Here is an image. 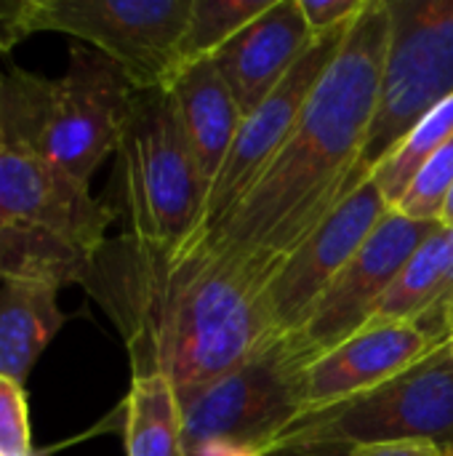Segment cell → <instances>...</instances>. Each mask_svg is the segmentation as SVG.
I'll return each instance as SVG.
<instances>
[{
	"instance_id": "cell-20",
	"label": "cell",
	"mask_w": 453,
	"mask_h": 456,
	"mask_svg": "<svg viewBox=\"0 0 453 456\" xmlns=\"http://www.w3.org/2000/svg\"><path fill=\"white\" fill-rule=\"evenodd\" d=\"M453 136V96L441 102L433 112H427L400 142L398 147L374 168L371 182L379 187L390 208L403 198L419 168Z\"/></svg>"
},
{
	"instance_id": "cell-17",
	"label": "cell",
	"mask_w": 453,
	"mask_h": 456,
	"mask_svg": "<svg viewBox=\"0 0 453 456\" xmlns=\"http://www.w3.org/2000/svg\"><path fill=\"white\" fill-rule=\"evenodd\" d=\"M125 456H187L182 403L163 374L131 377L125 398Z\"/></svg>"
},
{
	"instance_id": "cell-18",
	"label": "cell",
	"mask_w": 453,
	"mask_h": 456,
	"mask_svg": "<svg viewBox=\"0 0 453 456\" xmlns=\"http://www.w3.org/2000/svg\"><path fill=\"white\" fill-rule=\"evenodd\" d=\"M449 240L451 230L441 227L417 248V254L376 305L368 323H422L430 315L443 291Z\"/></svg>"
},
{
	"instance_id": "cell-26",
	"label": "cell",
	"mask_w": 453,
	"mask_h": 456,
	"mask_svg": "<svg viewBox=\"0 0 453 456\" xmlns=\"http://www.w3.org/2000/svg\"><path fill=\"white\" fill-rule=\"evenodd\" d=\"M37 0H0V53L35 32Z\"/></svg>"
},
{
	"instance_id": "cell-13",
	"label": "cell",
	"mask_w": 453,
	"mask_h": 456,
	"mask_svg": "<svg viewBox=\"0 0 453 456\" xmlns=\"http://www.w3.org/2000/svg\"><path fill=\"white\" fill-rule=\"evenodd\" d=\"M435 347L417 323L363 326L310 363L304 377V414L336 406L395 379Z\"/></svg>"
},
{
	"instance_id": "cell-15",
	"label": "cell",
	"mask_w": 453,
	"mask_h": 456,
	"mask_svg": "<svg viewBox=\"0 0 453 456\" xmlns=\"http://www.w3.org/2000/svg\"><path fill=\"white\" fill-rule=\"evenodd\" d=\"M166 88L176 104L195 163L211 192V184L222 171L243 126V115L235 104V96L224 83L222 72L216 69L214 59L182 67Z\"/></svg>"
},
{
	"instance_id": "cell-21",
	"label": "cell",
	"mask_w": 453,
	"mask_h": 456,
	"mask_svg": "<svg viewBox=\"0 0 453 456\" xmlns=\"http://www.w3.org/2000/svg\"><path fill=\"white\" fill-rule=\"evenodd\" d=\"M272 3L275 0H192L190 21L179 48V69L203 59H214Z\"/></svg>"
},
{
	"instance_id": "cell-23",
	"label": "cell",
	"mask_w": 453,
	"mask_h": 456,
	"mask_svg": "<svg viewBox=\"0 0 453 456\" xmlns=\"http://www.w3.org/2000/svg\"><path fill=\"white\" fill-rule=\"evenodd\" d=\"M0 456H32L27 393L8 377H0Z\"/></svg>"
},
{
	"instance_id": "cell-16",
	"label": "cell",
	"mask_w": 453,
	"mask_h": 456,
	"mask_svg": "<svg viewBox=\"0 0 453 456\" xmlns=\"http://www.w3.org/2000/svg\"><path fill=\"white\" fill-rule=\"evenodd\" d=\"M59 286L40 281L0 283V377L19 385L40 361L67 315L56 305Z\"/></svg>"
},
{
	"instance_id": "cell-25",
	"label": "cell",
	"mask_w": 453,
	"mask_h": 456,
	"mask_svg": "<svg viewBox=\"0 0 453 456\" xmlns=\"http://www.w3.org/2000/svg\"><path fill=\"white\" fill-rule=\"evenodd\" d=\"M435 345L446 342L453 337V230L451 240H449V259H446V278H443V291L435 302V307L430 310V315L417 323Z\"/></svg>"
},
{
	"instance_id": "cell-11",
	"label": "cell",
	"mask_w": 453,
	"mask_h": 456,
	"mask_svg": "<svg viewBox=\"0 0 453 456\" xmlns=\"http://www.w3.org/2000/svg\"><path fill=\"white\" fill-rule=\"evenodd\" d=\"M117 222L115 211L59 166L0 147V230L56 238L93 256Z\"/></svg>"
},
{
	"instance_id": "cell-12",
	"label": "cell",
	"mask_w": 453,
	"mask_h": 456,
	"mask_svg": "<svg viewBox=\"0 0 453 456\" xmlns=\"http://www.w3.org/2000/svg\"><path fill=\"white\" fill-rule=\"evenodd\" d=\"M350 27H339L326 35H315L310 48L302 53V59L294 64V69L278 83V88L248 118H243L235 144L211 184L203 232L214 230L246 198V192L259 182V176L267 171L272 158L280 152V147L286 144L288 134L294 131V126L302 115L310 94L315 91L318 80L323 77V72L339 53Z\"/></svg>"
},
{
	"instance_id": "cell-22",
	"label": "cell",
	"mask_w": 453,
	"mask_h": 456,
	"mask_svg": "<svg viewBox=\"0 0 453 456\" xmlns=\"http://www.w3.org/2000/svg\"><path fill=\"white\" fill-rule=\"evenodd\" d=\"M453 190V136L419 168L395 211L417 222H441V211Z\"/></svg>"
},
{
	"instance_id": "cell-7",
	"label": "cell",
	"mask_w": 453,
	"mask_h": 456,
	"mask_svg": "<svg viewBox=\"0 0 453 456\" xmlns=\"http://www.w3.org/2000/svg\"><path fill=\"white\" fill-rule=\"evenodd\" d=\"M312 358L294 334L272 337L243 366L214 382L187 406L184 454L230 441L267 449L270 441L304 414V377Z\"/></svg>"
},
{
	"instance_id": "cell-4",
	"label": "cell",
	"mask_w": 453,
	"mask_h": 456,
	"mask_svg": "<svg viewBox=\"0 0 453 456\" xmlns=\"http://www.w3.org/2000/svg\"><path fill=\"white\" fill-rule=\"evenodd\" d=\"M123 235L150 246H182L206 224L208 184L195 163L168 88L136 91L115 150L109 195L101 198Z\"/></svg>"
},
{
	"instance_id": "cell-2",
	"label": "cell",
	"mask_w": 453,
	"mask_h": 456,
	"mask_svg": "<svg viewBox=\"0 0 453 456\" xmlns=\"http://www.w3.org/2000/svg\"><path fill=\"white\" fill-rule=\"evenodd\" d=\"M390 45V5L371 0L310 94L294 131L206 243L264 286L280 262L342 203L374 120Z\"/></svg>"
},
{
	"instance_id": "cell-24",
	"label": "cell",
	"mask_w": 453,
	"mask_h": 456,
	"mask_svg": "<svg viewBox=\"0 0 453 456\" xmlns=\"http://www.w3.org/2000/svg\"><path fill=\"white\" fill-rule=\"evenodd\" d=\"M371 0H299V8L312 35H326L339 27H350Z\"/></svg>"
},
{
	"instance_id": "cell-3",
	"label": "cell",
	"mask_w": 453,
	"mask_h": 456,
	"mask_svg": "<svg viewBox=\"0 0 453 456\" xmlns=\"http://www.w3.org/2000/svg\"><path fill=\"white\" fill-rule=\"evenodd\" d=\"M136 86L101 51L72 43L64 75L13 67L3 77V147L37 155L83 184L123 139Z\"/></svg>"
},
{
	"instance_id": "cell-29",
	"label": "cell",
	"mask_w": 453,
	"mask_h": 456,
	"mask_svg": "<svg viewBox=\"0 0 453 456\" xmlns=\"http://www.w3.org/2000/svg\"><path fill=\"white\" fill-rule=\"evenodd\" d=\"M264 456H350V449L344 446H283L270 449Z\"/></svg>"
},
{
	"instance_id": "cell-32",
	"label": "cell",
	"mask_w": 453,
	"mask_h": 456,
	"mask_svg": "<svg viewBox=\"0 0 453 456\" xmlns=\"http://www.w3.org/2000/svg\"><path fill=\"white\" fill-rule=\"evenodd\" d=\"M443 456H453V446H449V449H443Z\"/></svg>"
},
{
	"instance_id": "cell-6",
	"label": "cell",
	"mask_w": 453,
	"mask_h": 456,
	"mask_svg": "<svg viewBox=\"0 0 453 456\" xmlns=\"http://www.w3.org/2000/svg\"><path fill=\"white\" fill-rule=\"evenodd\" d=\"M390 45L374 120L342 200L366 184L398 142L453 96V0H387Z\"/></svg>"
},
{
	"instance_id": "cell-5",
	"label": "cell",
	"mask_w": 453,
	"mask_h": 456,
	"mask_svg": "<svg viewBox=\"0 0 453 456\" xmlns=\"http://www.w3.org/2000/svg\"><path fill=\"white\" fill-rule=\"evenodd\" d=\"M411 441H427L441 449L453 446L451 339L395 379L336 406L296 417L264 452L283 446L358 449Z\"/></svg>"
},
{
	"instance_id": "cell-27",
	"label": "cell",
	"mask_w": 453,
	"mask_h": 456,
	"mask_svg": "<svg viewBox=\"0 0 453 456\" xmlns=\"http://www.w3.org/2000/svg\"><path fill=\"white\" fill-rule=\"evenodd\" d=\"M350 456H443V449L427 441H411V444H374V446H358L350 449Z\"/></svg>"
},
{
	"instance_id": "cell-10",
	"label": "cell",
	"mask_w": 453,
	"mask_h": 456,
	"mask_svg": "<svg viewBox=\"0 0 453 456\" xmlns=\"http://www.w3.org/2000/svg\"><path fill=\"white\" fill-rule=\"evenodd\" d=\"M387 211L390 203L368 179L280 262L262 294L275 337L299 331L315 302L368 240Z\"/></svg>"
},
{
	"instance_id": "cell-8",
	"label": "cell",
	"mask_w": 453,
	"mask_h": 456,
	"mask_svg": "<svg viewBox=\"0 0 453 456\" xmlns=\"http://www.w3.org/2000/svg\"><path fill=\"white\" fill-rule=\"evenodd\" d=\"M192 0H37L35 32H64L109 56L136 91L166 88L179 72V48Z\"/></svg>"
},
{
	"instance_id": "cell-1",
	"label": "cell",
	"mask_w": 453,
	"mask_h": 456,
	"mask_svg": "<svg viewBox=\"0 0 453 456\" xmlns=\"http://www.w3.org/2000/svg\"><path fill=\"white\" fill-rule=\"evenodd\" d=\"M77 286L117 329L131 374H163L182 406L275 337L264 283L216 254L203 232L174 248L120 232L91 256Z\"/></svg>"
},
{
	"instance_id": "cell-33",
	"label": "cell",
	"mask_w": 453,
	"mask_h": 456,
	"mask_svg": "<svg viewBox=\"0 0 453 456\" xmlns=\"http://www.w3.org/2000/svg\"><path fill=\"white\" fill-rule=\"evenodd\" d=\"M451 355H453V337H451Z\"/></svg>"
},
{
	"instance_id": "cell-9",
	"label": "cell",
	"mask_w": 453,
	"mask_h": 456,
	"mask_svg": "<svg viewBox=\"0 0 453 456\" xmlns=\"http://www.w3.org/2000/svg\"><path fill=\"white\" fill-rule=\"evenodd\" d=\"M441 227V222H417L390 208L368 240L315 302L299 331H294L299 347L315 361L368 326L392 281L417 248Z\"/></svg>"
},
{
	"instance_id": "cell-14",
	"label": "cell",
	"mask_w": 453,
	"mask_h": 456,
	"mask_svg": "<svg viewBox=\"0 0 453 456\" xmlns=\"http://www.w3.org/2000/svg\"><path fill=\"white\" fill-rule=\"evenodd\" d=\"M312 37L299 0H275L214 56L243 118L278 88Z\"/></svg>"
},
{
	"instance_id": "cell-31",
	"label": "cell",
	"mask_w": 453,
	"mask_h": 456,
	"mask_svg": "<svg viewBox=\"0 0 453 456\" xmlns=\"http://www.w3.org/2000/svg\"><path fill=\"white\" fill-rule=\"evenodd\" d=\"M3 77H5V75L0 72V96H3ZM0 147H3V139H0Z\"/></svg>"
},
{
	"instance_id": "cell-19",
	"label": "cell",
	"mask_w": 453,
	"mask_h": 456,
	"mask_svg": "<svg viewBox=\"0 0 453 456\" xmlns=\"http://www.w3.org/2000/svg\"><path fill=\"white\" fill-rule=\"evenodd\" d=\"M91 256L77 248L35 232L0 230V283L3 281H40L53 286L80 283Z\"/></svg>"
},
{
	"instance_id": "cell-30",
	"label": "cell",
	"mask_w": 453,
	"mask_h": 456,
	"mask_svg": "<svg viewBox=\"0 0 453 456\" xmlns=\"http://www.w3.org/2000/svg\"><path fill=\"white\" fill-rule=\"evenodd\" d=\"M441 224H443V227H449V230H453V190H451V195L446 198L443 211H441Z\"/></svg>"
},
{
	"instance_id": "cell-28",
	"label": "cell",
	"mask_w": 453,
	"mask_h": 456,
	"mask_svg": "<svg viewBox=\"0 0 453 456\" xmlns=\"http://www.w3.org/2000/svg\"><path fill=\"white\" fill-rule=\"evenodd\" d=\"M187 456H264V452L256 449V446H243V444H230V441H214V444H206V446L195 449L192 454Z\"/></svg>"
}]
</instances>
